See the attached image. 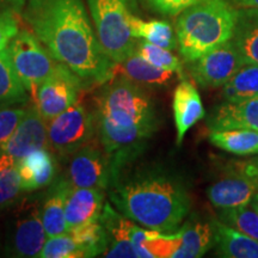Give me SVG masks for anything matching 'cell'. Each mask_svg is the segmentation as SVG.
Returning a JSON list of instances; mask_svg holds the SVG:
<instances>
[{"instance_id":"cell-3","label":"cell","mask_w":258,"mask_h":258,"mask_svg":"<svg viewBox=\"0 0 258 258\" xmlns=\"http://www.w3.org/2000/svg\"><path fill=\"white\" fill-rule=\"evenodd\" d=\"M108 194L125 218L161 233L176 232L191 205L183 179L159 166L131 164L111 180Z\"/></svg>"},{"instance_id":"cell-21","label":"cell","mask_w":258,"mask_h":258,"mask_svg":"<svg viewBox=\"0 0 258 258\" xmlns=\"http://www.w3.org/2000/svg\"><path fill=\"white\" fill-rule=\"evenodd\" d=\"M214 245L221 257L258 258V240L241 233L225 222L213 221Z\"/></svg>"},{"instance_id":"cell-22","label":"cell","mask_w":258,"mask_h":258,"mask_svg":"<svg viewBox=\"0 0 258 258\" xmlns=\"http://www.w3.org/2000/svg\"><path fill=\"white\" fill-rule=\"evenodd\" d=\"M117 67L121 71V74L139 85L163 86L170 84L171 80L175 78V72L154 66L137 51H134L123 62L117 64Z\"/></svg>"},{"instance_id":"cell-36","label":"cell","mask_w":258,"mask_h":258,"mask_svg":"<svg viewBox=\"0 0 258 258\" xmlns=\"http://www.w3.org/2000/svg\"><path fill=\"white\" fill-rule=\"evenodd\" d=\"M233 170L241 172L243 175L247 176L256 183L258 188V158L249 161H243V163H238Z\"/></svg>"},{"instance_id":"cell-35","label":"cell","mask_w":258,"mask_h":258,"mask_svg":"<svg viewBox=\"0 0 258 258\" xmlns=\"http://www.w3.org/2000/svg\"><path fill=\"white\" fill-rule=\"evenodd\" d=\"M157 12L165 16L180 15L186 9L198 4L200 0H146Z\"/></svg>"},{"instance_id":"cell-26","label":"cell","mask_w":258,"mask_h":258,"mask_svg":"<svg viewBox=\"0 0 258 258\" xmlns=\"http://www.w3.org/2000/svg\"><path fill=\"white\" fill-rule=\"evenodd\" d=\"M258 96V64L244 63L224 85L225 102H237Z\"/></svg>"},{"instance_id":"cell-19","label":"cell","mask_w":258,"mask_h":258,"mask_svg":"<svg viewBox=\"0 0 258 258\" xmlns=\"http://www.w3.org/2000/svg\"><path fill=\"white\" fill-rule=\"evenodd\" d=\"M176 235L177 247L171 256L173 258L202 257L214 245V228L208 222H186Z\"/></svg>"},{"instance_id":"cell-10","label":"cell","mask_w":258,"mask_h":258,"mask_svg":"<svg viewBox=\"0 0 258 258\" xmlns=\"http://www.w3.org/2000/svg\"><path fill=\"white\" fill-rule=\"evenodd\" d=\"M189 63L195 83L208 89L224 86L245 62L232 38Z\"/></svg>"},{"instance_id":"cell-34","label":"cell","mask_w":258,"mask_h":258,"mask_svg":"<svg viewBox=\"0 0 258 258\" xmlns=\"http://www.w3.org/2000/svg\"><path fill=\"white\" fill-rule=\"evenodd\" d=\"M19 30L17 15L12 11H0V51L9 47Z\"/></svg>"},{"instance_id":"cell-33","label":"cell","mask_w":258,"mask_h":258,"mask_svg":"<svg viewBox=\"0 0 258 258\" xmlns=\"http://www.w3.org/2000/svg\"><path fill=\"white\" fill-rule=\"evenodd\" d=\"M27 110L28 108L23 106H0V151L3 153Z\"/></svg>"},{"instance_id":"cell-13","label":"cell","mask_w":258,"mask_h":258,"mask_svg":"<svg viewBox=\"0 0 258 258\" xmlns=\"http://www.w3.org/2000/svg\"><path fill=\"white\" fill-rule=\"evenodd\" d=\"M99 221L104 226L106 234V250L103 257L108 258H138L133 240L134 221L125 218L110 203L103 207Z\"/></svg>"},{"instance_id":"cell-12","label":"cell","mask_w":258,"mask_h":258,"mask_svg":"<svg viewBox=\"0 0 258 258\" xmlns=\"http://www.w3.org/2000/svg\"><path fill=\"white\" fill-rule=\"evenodd\" d=\"M43 148H49L48 122L38 111L36 105L30 106L9 140L4 153L19 161L31 152Z\"/></svg>"},{"instance_id":"cell-37","label":"cell","mask_w":258,"mask_h":258,"mask_svg":"<svg viewBox=\"0 0 258 258\" xmlns=\"http://www.w3.org/2000/svg\"><path fill=\"white\" fill-rule=\"evenodd\" d=\"M232 3L239 9L258 10V0H232Z\"/></svg>"},{"instance_id":"cell-28","label":"cell","mask_w":258,"mask_h":258,"mask_svg":"<svg viewBox=\"0 0 258 258\" xmlns=\"http://www.w3.org/2000/svg\"><path fill=\"white\" fill-rule=\"evenodd\" d=\"M23 191L18 161L8 153L0 154V208L9 207L17 201Z\"/></svg>"},{"instance_id":"cell-38","label":"cell","mask_w":258,"mask_h":258,"mask_svg":"<svg viewBox=\"0 0 258 258\" xmlns=\"http://www.w3.org/2000/svg\"><path fill=\"white\" fill-rule=\"evenodd\" d=\"M0 2H9L11 3L12 5H15L16 9H21L22 6L24 5L25 0H0Z\"/></svg>"},{"instance_id":"cell-15","label":"cell","mask_w":258,"mask_h":258,"mask_svg":"<svg viewBox=\"0 0 258 258\" xmlns=\"http://www.w3.org/2000/svg\"><path fill=\"white\" fill-rule=\"evenodd\" d=\"M257 192L256 183L235 170L231 175L222 177L221 179L213 183L207 189L209 201L219 209L249 205Z\"/></svg>"},{"instance_id":"cell-18","label":"cell","mask_w":258,"mask_h":258,"mask_svg":"<svg viewBox=\"0 0 258 258\" xmlns=\"http://www.w3.org/2000/svg\"><path fill=\"white\" fill-rule=\"evenodd\" d=\"M23 191H36L50 185L56 178L57 160L49 148L37 150L18 161Z\"/></svg>"},{"instance_id":"cell-39","label":"cell","mask_w":258,"mask_h":258,"mask_svg":"<svg viewBox=\"0 0 258 258\" xmlns=\"http://www.w3.org/2000/svg\"><path fill=\"white\" fill-rule=\"evenodd\" d=\"M250 205L252 206V207L256 209V211L258 212V192L256 194V195L253 196L252 198V200H251V202H250Z\"/></svg>"},{"instance_id":"cell-40","label":"cell","mask_w":258,"mask_h":258,"mask_svg":"<svg viewBox=\"0 0 258 258\" xmlns=\"http://www.w3.org/2000/svg\"><path fill=\"white\" fill-rule=\"evenodd\" d=\"M2 153H3V152H2V151H0V154H2Z\"/></svg>"},{"instance_id":"cell-16","label":"cell","mask_w":258,"mask_h":258,"mask_svg":"<svg viewBox=\"0 0 258 258\" xmlns=\"http://www.w3.org/2000/svg\"><path fill=\"white\" fill-rule=\"evenodd\" d=\"M104 190L71 186L66 196L64 214L69 231L99 220L104 207ZM67 231V232H69Z\"/></svg>"},{"instance_id":"cell-25","label":"cell","mask_w":258,"mask_h":258,"mask_svg":"<svg viewBox=\"0 0 258 258\" xmlns=\"http://www.w3.org/2000/svg\"><path fill=\"white\" fill-rule=\"evenodd\" d=\"M28 93L6 48L0 51V106L23 104Z\"/></svg>"},{"instance_id":"cell-30","label":"cell","mask_w":258,"mask_h":258,"mask_svg":"<svg viewBox=\"0 0 258 258\" xmlns=\"http://www.w3.org/2000/svg\"><path fill=\"white\" fill-rule=\"evenodd\" d=\"M220 218L226 225L258 240V212L252 206L220 209Z\"/></svg>"},{"instance_id":"cell-31","label":"cell","mask_w":258,"mask_h":258,"mask_svg":"<svg viewBox=\"0 0 258 258\" xmlns=\"http://www.w3.org/2000/svg\"><path fill=\"white\" fill-rule=\"evenodd\" d=\"M135 51L154 66L163 70L172 71V72L182 76V62L178 57L171 53L170 49L156 46V44L150 43L147 41H138Z\"/></svg>"},{"instance_id":"cell-32","label":"cell","mask_w":258,"mask_h":258,"mask_svg":"<svg viewBox=\"0 0 258 258\" xmlns=\"http://www.w3.org/2000/svg\"><path fill=\"white\" fill-rule=\"evenodd\" d=\"M41 258H88L85 250L73 239L70 233L48 237Z\"/></svg>"},{"instance_id":"cell-14","label":"cell","mask_w":258,"mask_h":258,"mask_svg":"<svg viewBox=\"0 0 258 258\" xmlns=\"http://www.w3.org/2000/svg\"><path fill=\"white\" fill-rule=\"evenodd\" d=\"M207 125L211 131H258V96L243 101L224 102L218 105L209 115Z\"/></svg>"},{"instance_id":"cell-6","label":"cell","mask_w":258,"mask_h":258,"mask_svg":"<svg viewBox=\"0 0 258 258\" xmlns=\"http://www.w3.org/2000/svg\"><path fill=\"white\" fill-rule=\"evenodd\" d=\"M96 135L95 112L80 101L48 122L49 150L61 159H69Z\"/></svg>"},{"instance_id":"cell-29","label":"cell","mask_w":258,"mask_h":258,"mask_svg":"<svg viewBox=\"0 0 258 258\" xmlns=\"http://www.w3.org/2000/svg\"><path fill=\"white\" fill-rule=\"evenodd\" d=\"M73 239L85 250L88 257H96L102 254L106 250V234L104 226L99 220L90 222V224L78 226L70 230Z\"/></svg>"},{"instance_id":"cell-8","label":"cell","mask_w":258,"mask_h":258,"mask_svg":"<svg viewBox=\"0 0 258 258\" xmlns=\"http://www.w3.org/2000/svg\"><path fill=\"white\" fill-rule=\"evenodd\" d=\"M83 80L66 64L57 62L56 69L38 86L35 102L44 120L49 122L79 101Z\"/></svg>"},{"instance_id":"cell-9","label":"cell","mask_w":258,"mask_h":258,"mask_svg":"<svg viewBox=\"0 0 258 258\" xmlns=\"http://www.w3.org/2000/svg\"><path fill=\"white\" fill-rule=\"evenodd\" d=\"M67 160L62 177L71 186L108 190L112 178L111 163L99 140H92Z\"/></svg>"},{"instance_id":"cell-23","label":"cell","mask_w":258,"mask_h":258,"mask_svg":"<svg viewBox=\"0 0 258 258\" xmlns=\"http://www.w3.org/2000/svg\"><path fill=\"white\" fill-rule=\"evenodd\" d=\"M233 40L244 62L258 64V10H239Z\"/></svg>"},{"instance_id":"cell-7","label":"cell","mask_w":258,"mask_h":258,"mask_svg":"<svg viewBox=\"0 0 258 258\" xmlns=\"http://www.w3.org/2000/svg\"><path fill=\"white\" fill-rule=\"evenodd\" d=\"M8 49L19 78L35 98L38 86L54 72L57 61L34 32L27 29L19 30Z\"/></svg>"},{"instance_id":"cell-4","label":"cell","mask_w":258,"mask_h":258,"mask_svg":"<svg viewBox=\"0 0 258 258\" xmlns=\"http://www.w3.org/2000/svg\"><path fill=\"white\" fill-rule=\"evenodd\" d=\"M237 10L228 0H200L179 15L176 23L180 55L192 62L233 38Z\"/></svg>"},{"instance_id":"cell-20","label":"cell","mask_w":258,"mask_h":258,"mask_svg":"<svg viewBox=\"0 0 258 258\" xmlns=\"http://www.w3.org/2000/svg\"><path fill=\"white\" fill-rule=\"evenodd\" d=\"M71 188L62 176L54 179L41 207V218L48 237L63 234L69 231L64 214L66 196Z\"/></svg>"},{"instance_id":"cell-17","label":"cell","mask_w":258,"mask_h":258,"mask_svg":"<svg viewBox=\"0 0 258 258\" xmlns=\"http://www.w3.org/2000/svg\"><path fill=\"white\" fill-rule=\"evenodd\" d=\"M172 109L177 132V145H180L189 129L206 115L201 97L191 82L183 79L177 85L173 92Z\"/></svg>"},{"instance_id":"cell-27","label":"cell","mask_w":258,"mask_h":258,"mask_svg":"<svg viewBox=\"0 0 258 258\" xmlns=\"http://www.w3.org/2000/svg\"><path fill=\"white\" fill-rule=\"evenodd\" d=\"M132 34L135 38H143L144 41L156 44L165 49H175L177 38L172 28L164 21H143V19L131 15Z\"/></svg>"},{"instance_id":"cell-24","label":"cell","mask_w":258,"mask_h":258,"mask_svg":"<svg viewBox=\"0 0 258 258\" xmlns=\"http://www.w3.org/2000/svg\"><path fill=\"white\" fill-rule=\"evenodd\" d=\"M209 140L220 150L237 156L258 154V131L253 129L211 131Z\"/></svg>"},{"instance_id":"cell-5","label":"cell","mask_w":258,"mask_h":258,"mask_svg":"<svg viewBox=\"0 0 258 258\" xmlns=\"http://www.w3.org/2000/svg\"><path fill=\"white\" fill-rule=\"evenodd\" d=\"M96 34L105 54L115 64L132 55L138 38L132 34L131 14L124 0H88Z\"/></svg>"},{"instance_id":"cell-11","label":"cell","mask_w":258,"mask_h":258,"mask_svg":"<svg viewBox=\"0 0 258 258\" xmlns=\"http://www.w3.org/2000/svg\"><path fill=\"white\" fill-rule=\"evenodd\" d=\"M48 234L37 202L25 201L16 214L9 240V252L16 257H40Z\"/></svg>"},{"instance_id":"cell-1","label":"cell","mask_w":258,"mask_h":258,"mask_svg":"<svg viewBox=\"0 0 258 258\" xmlns=\"http://www.w3.org/2000/svg\"><path fill=\"white\" fill-rule=\"evenodd\" d=\"M24 19L54 59L69 66L85 88L114 78L116 64L99 43L83 0H28Z\"/></svg>"},{"instance_id":"cell-2","label":"cell","mask_w":258,"mask_h":258,"mask_svg":"<svg viewBox=\"0 0 258 258\" xmlns=\"http://www.w3.org/2000/svg\"><path fill=\"white\" fill-rule=\"evenodd\" d=\"M93 112L97 139L111 163L112 180L146 151L159 128L157 109L139 84L121 74L98 90Z\"/></svg>"}]
</instances>
